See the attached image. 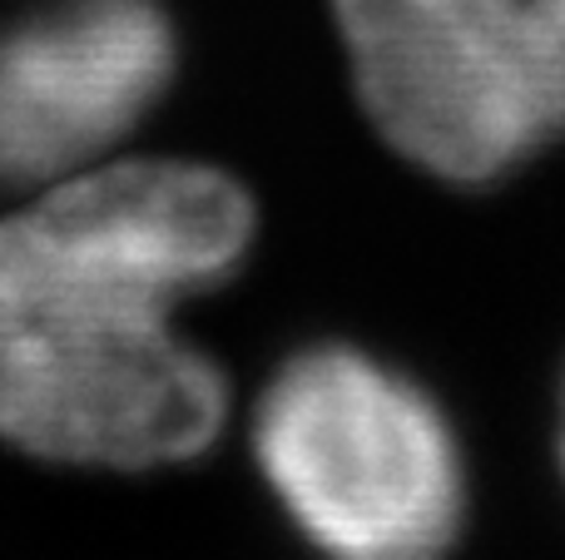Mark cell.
<instances>
[{"label":"cell","instance_id":"7a4b0ae2","mask_svg":"<svg viewBox=\"0 0 565 560\" xmlns=\"http://www.w3.org/2000/svg\"><path fill=\"white\" fill-rule=\"evenodd\" d=\"M258 456L302 531L338 560H437L461 476L441 417L358 353H308L258 407Z\"/></svg>","mask_w":565,"mask_h":560},{"label":"cell","instance_id":"6da1fadb","mask_svg":"<svg viewBox=\"0 0 565 560\" xmlns=\"http://www.w3.org/2000/svg\"><path fill=\"white\" fill-rule=\"evenodd\" d=\"M248 194L204 164L70 179L0 224V437L35 456L159 466L224 427V383L169 303L238 268Z\"/></svg>","mask_w":565,"mask_h":560},{"label":"cell","instance_id":"3957f363","mask_svg":"<svg viewBox=\"0 0 565 560\" xmlns=\"http://www.w3.org/2000/svg\"><path fill=\"white\" fill-rule=\"evenodd\" d=\"M372 125L407 159L487 184L551 134L526 0H332Z\"/></svg>","mask_w":565,"mask_h":560},{"label":"cell","instance_id":"277c9868","mask_svg":"<svg viewBox=\"0 0 565 560\" xmlns=\"http://www.w3.org/2000/svg\"><path fill=\"white\" fill-rule=\"evenodd\" d=\"M174 65L154 0H60L0 35V179H45L119 139Z\"/></svg>","mask_w":565,"mask_h":560},{"label":"cell","instance_id":"5b68a950","mask_svg":"<svg viewBox=\"0 0 565 560\" xmlns=\"http://www.w3.org/2000/svg\"><path fill=\"white\" fill-rule=\"evenodd\" d=\"M526 15L541 119L556 134V129H565V0H526Z\"/></svg>","mask_w":565,"mask_h":560}]
</instances>
